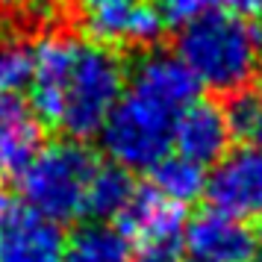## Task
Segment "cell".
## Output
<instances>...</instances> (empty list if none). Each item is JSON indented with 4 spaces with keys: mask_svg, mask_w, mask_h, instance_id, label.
Returning a JSON list of instances; mask_svg holds the SVG:
<instances>
[{
    "mask_svg": "<svg viewBox=\"0 0 262 262\" xmlns=\"http://www.w3.org/2000/svg\"><path fill=\"white\" fill-rule=\"evenodd\" d=\"M33 80V41L15 30L0 33V92H24Z\"/></svg>",
    "mask_w": 262,
    "mask_h": 262,
    "instance_id": "15",
    "label": "cell"
},
{
    "mask_svg": "<svg viewBox=\"0 0 262 262\" xmlns=\"http://www.w3.org/2000/svg\"><path fill=\"white\" fill-rule=\"evenodd\" d=\"M221 9H230L245 18H256L262 15V0H221Z\"/></svg>",
    "mask_w": 262,
    "mask_h": 262,
    "instance_id": "20",
    "label": "cell"
},
{
    "mask_svg": "<svg viewBox=\"0 0 262 262\" xmlns=\"http://www.w3.org/2000/svg\"><path fill=\"white\" fill-rule=\"evenodd\" d=\"M250 262H262V230L253 236V259Z\"/></svg>",
    "mask_w": 262,
    "mask_h": 262,
    "instance_id": "22",
    "label": "cell"
},
{
    "mask_svg": "<svg viewBox=\"0 0 262 262\" xmlns=\"http://www.w3.org/2000/svg\"><path fill=\"white\" fill-rule=\"evenodd\" d=\"M133 242L109 221H89L65 238L62 262H130Z\"/></svg>",
    "mask_w": 262,
    "mask_h": 262,
    "instance_id": "12",
    "label": "cell"
},
{
    "mask_svg": "<svg viewBox=\"0 0 262 262\" xmlns=\"http://www.w3.org/2000/svg\"><path fill=\"white\" fill-rule=\"evenodd\" d=\"M183 245L189 256L209 262H250L253 259V233L245 221L224 212L194 215L183 230Z\"/></svg>",
    "mask_w": 262,
    "mask_h": 262,
    "instance_id": "9",
    "label": "cell"
},
{
    "mask_svg": "<svg viewBox=\"0 0 262 262\" xmlns=\"http://www.w3.org/2000/svg\"><path fill=\"white\" fill-rule=\"evenodd\" d=\"M230 142H233V127L227 118V106H221L218 100L198 97L180 112L174 130V154L206 168L230 154Z\"/></svg>",
    "mask_w": 262,
    "mask_h": 262,
    "instance_id": "7",
    "label": "cell"
},
{
    "mask_svg": "<svg viewBox=\"0 0 262 262\" xmlns=\"http://www.w3.org/2000/svg\"><path fill=\"white\" fill-rule=\"evenodd\" d=\"M124 85L127 65L118 50L65 30H50L33 41L30 103L41 124L59 127L74 142L103 130Z\"/></svg>",
    "mask_w": 262,
    "mask_h": 262,
    "instance_id": "1",
    "label": "cell"
},
{
    "mask_svg": "<svg viewBox=\"0 0 262 262\" xmlns=\"http://www.w3.org/2000/svg\"><path fill=\"white\" fill-rule=\"evenodd\" d=\"M186 206L168 201L156 189H136L133 201L121 212L118 227L127 233L136 245H150V242H180L186 230Z\"/></svg>",
    "mask_w": 262,
    "mask_h": 262,
    "instance_id": "11",
    "label": "cell"
},
{
    "mask_svg": "<svg viewBox=\"0 0 262 262\" xmlns=\"http://www.w3.org/2000/svg\"><path fill=\"white\" fill-rule=\"evenodd\" d=\"M194 83L215 95H238L259 71L262 30L253 18L230 9H209L180 27L174 50Z\"/></svg>",
    "mask_w": 262,
    "mask_h": 262,
    "instance_id": "3",
    "label": "cell"
},
{
    "mask_svg": "<svg viewBox=\"0 0 262 262\" xmlns=\"http://www.w3.org/2000/svg\"><path fill=\"white\" fill-rule=\"evenodd\" d=\"M150 189L180 206H189L206 191V168L180 154H168L162 162L150 168Z\"/></svg>",
    "mask_w": 262,
    "mask_h": 262,
    "instance_id": "14",
    "label": "cell"
},
{
    "mask_svg": "<svg viewBox=\"0 0 262 262\" xmlns=\"http://www.w3.org/2000/svg\"><path fill=\"white\" fill-rule=\"evenodd\" d=\"M209 209L224 212L236 221H262V150L238 147L215 162L206 174Z\"/></svg>",
    "mask_w": 262,
    "mask_h": 262,
    "instance_id": "5",
    "label": "cell"
},
{
    "mask_svg": "<svg viewBox=\"0 0 262 262\" xmlns=\"http://www.w3.org/2000/svg\"><path fill=\"white\" fill-rule=\"evenodd\" d=\"M133 194H136V186L130 171H124L115 162L97 165L85 194V215L95 221H118L127 203L133 201Z\"/></svg>",
    "mask_w": 262,
    "mask_h": 262,
    "instance_id": "13",
    "label": "cell"
},
{
    "mask_svg": "<svg viewBox=\"0 0 262 262\" xmlns=\"http://www.w3.org/2000/svg\"><path fill=\"white\" fill-rule=\"evenodd\" d=\"M45 124L18 92H0V180L18 177L41 147Z\"/></svg>",
    "mask_w": 262,
    "mask_h": 262,
    "instance_id": "10",
    "label": "cell"
},
{
    "mask_svg": "<svg viewBox=\"0 0 262 262\" xmlns=\"http://www.w3.org/2000/svg\"><path fill=\"white\" fill-rule=\"evenodd\" d=\"M124 3H139V0H77V6L83 9V15L100 12V9H112V6H124Z\"/></svg>",
    "mask_w": 262,
    "mask_h": 262,
    "instance_id": "21",
    "label": "cell"
},
{
    "mask_svg": "<svg viewBox=\"0 0 262 262\" xmlns=\"http://www.w3.org/2000/svg\"><path fill=\"white\" fill-rule=\"evenodd\" d=\"M156 9L162 12L165 24L183 27L209 9H221V0H156Z\"/></svg>",
    "mask_w": 262,
    "mask_h": 262,
    "instance_id": "17",
    "label": "cell"
},
{
    "mask_svg": "<svg viewBox=\"0 0 262 262\" xmlns=\"http://www.w3.org/2000/svg\"><path fill=\"white\" fill-rule=\"evenodd\" d=\"M18 3H21V0H0V18H3L6 12H12Z\"/></svg>",
    "mask_w": 262,
    "mask_h": 262,
    "instance_id": "23",
    "label": "cell"
},
{
    "mask_svg": "<svg viewBox=\"0 0 262 262\" xmlns=\"http://www.w3.org/2000/svg\"><path fill=\"white\" fill-rule=\"evenodd\" d=\"M89 38L97 45L118 50V48H154L165 33V18L150 0L124 3L112 9L85 15Z\"/></svg>",
    "mask_w": 262,
    "mask_h": 262,
    "instance_id": "8",
    "label": "cell"
},
{
    "mask_svg": "<svg viewBox=\"0 0 262 262\" xmlns=\"http://www.w3.org/2000/svg\"><path fill=\"white\" fill-rule=\"evenodd\" d=\"M6 206H9V201H6V194H3V191H0V215L6 212Z\"/></svg>",
    "mask_w": 262,
    "mask_h": 262,
    "instance_id": "24",
    "label": "cell"
},
{
    "mask_svg": "<svg viewBox=\"0 0 262 262\" xmlns=\"http://www.w3.org/2000/svg\"><path fill=\"white\" fill-rule=\"evenodd\" d=\"M259 71H262V56H259Z\"/></svg>",
    "mask_w": 262,
    "mask_h": 262,
    "instance_id": "26",
    "label": "cell"
},
{
    "mask_svg": "<svg viewBox=\"0 0 262 262\" xmlns=\"http://www.w3.org/2000/svg\"><path fill=\"white\" fill-rule=\"evenodd\" d=\"M189 68L162 50H147L127 68L124 95L109 112L100 144L124 171H150L174 154V130L180 112L198 100Z\"/></svg>",
    "mask_w": 262,
    "mask_h": 262,
    "instance_id": "2",
    "label": "cell"
},
{
    "mask_svg": "<svg viewBox=\"0 0 262 262\" xmlns=\"http://www.w3.org/2000/svg\"><path fill=\"white\" fill-rule=\"evenodd\" d=\"M21 3L36 21H50L65 9V0H21Z\"/></svg>",
    "mask_w": 262,
    "mask_h": 262,
    "instance_id": "19",
    "label": "cell"
},
{
    "mask_svg": "<svg viewBox=\"0 0 262 262\" xmlns=\"http://www.w3.org/2000/svg\"><path fill=\"white\" fill-rule=\"evenodd\" d=\"M183 262H209V259H198V256H189V259H183Z\"/></svg>",
    "mask_w": 262,
    "mask_h": 262,
    "instance_id": "25",
    "label": "cell"
},
{
    "mask_svg": "<svg viewBox=\"0 0 262 262\" xmlns=\"http://www.w3.org/2000/svg\"><path fill=\"white\" fill-rule=\"evenodd\" d=\"M130 262H183V256H180V242H150V245H136Z\"/></svg>",
    "mask_w": 262,
    "mask_h": 262,
    "instance_id": "18",
    "label": "cell"
},
{
    "mask_svg": "<svg viewBox=\"0 0 262 262\" xmlns=\"http://www.w3.org/2000/svg\"><path fill=\"white\" fill-rule=\"evenodd\" d=\"M62 224L30 206L9 203L0 215V262H62Z\"/></svg>",
    "mask_w": 262,
    "mask_h": 262,
    "instance_id": "6",
    "label": "cell"
},
{
    "mask_svg": "<svg viewBox=\"0 0 262 262\" xmlns=\"http://www.w3.org/2000/svg\"><path fill=\"white\" fill-rule=\"evenodd\" d=\"M227 118L233 127V136L248 139L250 147L262 150V85L259 89H245L230 97L227 103Z\"/></svg>",
    "mask_w": 262,
    "mask_h": 262,
    "instance_id": "16",
    "label": "cell"
},
{
    "mask_svg": "<svg viewBox=\"0 0 262 262\" xmlns=\"http://www.w3.org/2000/svg\"><path fill=\"white\" fill-rule=\"evenodd\" d=\"M97 156L83 142L41 144L36 156L18 174V189L24 206L41 212L56 224H68L85 215L89 183L97 171Z\"/></svg>",
    "mask_w": 262,
    "mask_h": 262,
    "instance_id": "4",
    "label": "cell"
}]
</instances>
